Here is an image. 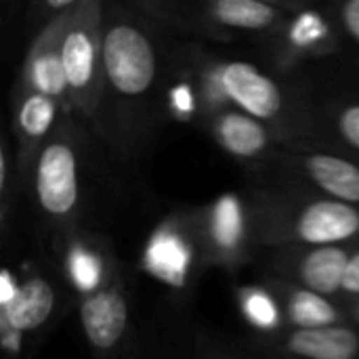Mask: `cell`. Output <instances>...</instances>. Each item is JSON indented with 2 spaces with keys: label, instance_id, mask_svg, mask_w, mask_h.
<instances>
[{
  "label": "cell",
  "instance_id": "cell-23",
  "mask_svg": "<svg viewBox=\"0 0 359 359\" xmlns=\"http://www.w3.org/2000/svg\"><path fill=\"white\" fill-rule=\"evenodd\" d=\"M341 294L347 299H359V250L353 252L349 259V265H347L345 278H343Z\"/></svg>",
  "mask_w": 359,
  "mask_h": 359
},
{
  "label": "cell",
  "instance_id": "cell-10",
  "mask_svg": "<svg viewBox=\"0 0 359 359\" xmlns=\"http://www.w3.org/2000/svg\"><path fill=\"white\" fill-rule=\"evenodd\" d=\"M80 324L95 355H109L122 345L130 324V307L120 273L99 292L80 299Z\"/></svg>",
  "mask_w": 359,
  "mask_h": 359
},
{
  "label": "cell",
  "instance_id": "cell-21",
  "mask_svg": "<svg viewBox=\"0 0 359 359\" xmlns=\"http://www.w3.org/2000/svg\"><path fill=\"white\" fill-rule=\"evenodd\" d=\"M200 107L198 95L194 90V86L189 82H179L177 86L170 88L168 93V109L177 116V118H191L194 111Z\"/></svg>",
  "mask_w": 359,
  "mask_h": 359
},
{
  "label": "cell",
  "instance_id": "cell-11",
  "mask_svg": "<svg viewBox=\"0 0 359 359\" xmlns=\"http://www.w3.org/2000/svg\"><path fill=\"white\" fill-rule=\"evenodd\" d=\"M280 261V271L292 286L334 297L341 294L345 269L353 252L347 246H297Z\"/></svg>",
  "mask_w": 359,
  "mask_h": 359
},
{
  "label": "cell",
  "instance_id": "cell-12",
  "mask_svg": "<svg viewBox=\"0 0 359 359\" xmlns=\"http://www.w3.org/2000/svg\"><path fill=\"white\" fill-rule=\"evenodd\" d=\"M65 118H67L65 111L55 99L34 90L19 88L15 101L13 130L17 139V154H19L21 168L32 166L42 145L55 135V130L61 126Z\"/></svg>",
  "mask_w": 359,
  "mask_h": 359
},
{
  "label": "cell",
  "instance_id": "cell-20",
  "mask_svg": "<svg viewBox=\"0 0 359 359\" xmlns=\"http://www.w3.org/2000/svg\"><path fill=\"white\" fill-rule=\"evenodd\" d=\"M286 42L299 53H320L330 42V27L318 13H301L288 23Z\"/></svg>",
  "mask_w": 359,
  "mask_h": 359
},
{
  "label": "cell",
  "instance_id": "cell-3",
  "mask_svg": "<svg viewBox=\"0 0 359 359\" xmlns=\"http://www.w3.org/2000/svg\"><path fill=\"white\" fill-rule=\"evenodd\" d=\"M29 168L32 194L40 215L57 227H67L82 204L80 149L69 118L42 145Z\"/></svg>",
  "mask_w": 359,
  "mask_h": 359
},
{
  "label": "cell",
  "instance_id": "cell-4",
  "mask_svg": "<svg viewBox=\"0 0 359 359\" xmlns=\"http://www.w3.org/2000/svg\"><path fill=\"white\" fill-rule=\"evenodd\" d=\"M105 93L120 101H139L156 84L158 57L147 29L130 15L109 8L103 23Z\"/></svg>",
  "mask_w": 359,
  "mask_h": 359
},
{
  "label": "cell",
  "instance_id": "cell-13",
  "mask_svg": "<svg viewBox=\"0 0 359 359\" xmlns=\"http://www.w3.org/2000/svg\"><path fill=\"white\" fill-rule=\"evenodd\" d=\"M118 265L109 250L95 236H72L63 250V276L67 286L80 297H90L105 288L116 276Z\"/></svg>",
  "mask_w": 359,
  "mask_h": 359
},
{
  "label": "cell",
  "instance_id": "cell-15",
  "mask_svg": "<svg viewBox=\"0 0 359 359\" xmlns=\"http://www.w3.org/2000/svg\"><path fill=\"white\" fill-rule=\"evenodd\" d=\"M276 347L292 359H359V330L347 324L326 328H288L276 334Z\"/></svg>",
  "mask_w": 359,
  "mask_h": 359
},
{
  "label": "cell",
  "instance_id": "cell-18",
  "mask_svg": "<svg viewBox=\"0 0 359 359\" xmlns=\"http://www.w3.org/2000/svg\"><path fill=\"white\" fill-rule=\"evenodd\" d=\"M204 17L227 32H267L282 19V8L259 0H215L204 6Z\"/></svg>",
  "mask_w": 359,
  "mask_h": 359
},
{
  "label": "cell",
  "instance_id": "cell-17",
  "mask_svg": "<svg viewBox=\"0 0 359 359\" xmlns=\"http://www.w3.org/2000/svg\"><path fill=\"white\" fill-rule=\"evenodd\" d=\"M278 301L282 305L284 322L288 328L309 330V328H326L345 324V313L337 307L330 297L286 284L276 290Z\"/></svg>",
  "mask_w": 359,
  "mask_h": 359
},
{
  "label": "cell",
  "instance_id": "cell-7",
  "mask_svg": "<svg viewBox=\"0 0 359 359\" xmlns=\"http://www.w3.org/2000/svg\"><path fill=\"white\" fill-rule=\"evenodd\" d=\"M74 11L63 13L44 23L42 32L34 38L27 50V57L23 61V72H21V84H19V88L23 90H34V93L55 99L67 118H74V109H72V99L67 90V80H65L61 42H63V34Z\"/></svg>",
  "mask_w": 359,
  "mask_h": 359
},
{
  "label": "cell",
  "instance_id": "cell-1",
  "mask_svg": "<svg viewBox=\"0 0 359 359\" xmlns=\"http://www.w3.org/2000/svg\"><path fill=\"white\" fill-rule=\"evenodd\" d=\"M103 23L105 6L101 0H80L63 34L61 55L74 118L97 120L105 97L103 67Z\"/></svg>",
  "mask_w": 359,
  "mask_h": 359
},
{
  "label": "cell",
  "instance_id": "cell-9",
  "mask_svg": "<svg viewBox=\"0 0 359 359\" xmlns=\"http://www.w3.org/2000/svg\"><path fill=\"white\" fill-rule=\"evenodd\" d=\"M252 217L236 194H225L202 210L196 227L204 252L217 263L233 265L242 259L252 240Z\"/></svg>",
  "mask_w": 359,
  "mask_h": 359
},
{
  "label": "cell",
  "instance_id": "cell-2",
  "mask_svg": "<svg viewBox=\"0 0 359 359\" xmlns=\"http://www.w3.org/2000/svg\"><path fill=\"white\" fill-rule=\"evenodd\" d=\"M57 307V284L44 271H19L4 265L0 276V334L4 355L19 359L25 353L27 343L50 326Z\"/></svg>",
  "mask_w": 359,
  "mask_h": 359
},
{
  "label": "cell",
  "instance_id": "cell-24",
  "mask_svg": "<svg viewBox=\"0 0 359 359\" xmlns=\"http://www.w3.org/2000/svg\"><path fill=\"white\" fill-rule=\"evenodd\" d=\"M341 23L359 44V0H351L341 6Z\"/></svg>",
  "mask_w": 359,
  "mask_h": 359
},
{
  "label": "cell",
  "instance_id": "cell-5",
  "mask_svg": "<svg viewBox=\"0 0 359 359\" xmlns=\"http://www.w3.org/2000/svg\"><path fill=\"white\" fill-rule=\"evenodd\" d=\"M259 233L269 244L286 246H343L359 238V206L318 198L257 221Z\"/></svg>",
  "mask_w": 359,
  "mask_h": 359
},
{
  "label": "cell",
  "instance_id": "cell-8",
  "mask_svg": "<svg viewBox=\"0 0 359 359\" xmlns=\"http://www.w3.org/2000/svg\"><path fill=\"white\" fill-rule=\"evenodd\" d=\"M198 242L202 244L196 221L170 219L162 223L145 244V271L170 288H185L200 257Z\"/></svg>",
  "mask_w": 359,
  "mask_h": 359
},
{
  "label": "cell",
  "instance_id": "cell-16",
  "mask_svg": "<svg viewBox=\"0 0 359 359\" xmlns=\"http://www.w3.org/2000/svg\"><path fill=\"white\" fill-rule=\"evenodd\" d=\"M292 166L307 177L330 200L359 206V166L334 154H303L292 160Z\"/></svg>",
  "mask_w": 359,
  "mask_h": 359
},
{
  "label": "cell",
  "instance_id": "cell-19",
  "mask_svg": "<svg viewBox=\"0 0 359 359\" xmlns=\"http://www.w3.org/2000/svg\"><path fill=\"white\" fill-rule=\"evenodd\" d=\"M240 305L246 316V320L259 330V332H280L284 326V313L282 305L278 301V294L261 288V286H248L240 292Z\"/></svg>",
  "mask_w": 359,
  "mask_h": 359
},
{
  "label": "cell",
  "instance_id": "cell-14",
  "mask_svg": "<svg viewBox=\"0 0 359 359\" xmlns=\"http://www.w3.org/2000/svg\"><path fill=\"white\" fill-rule=\"evenodd\" d=\"M212 139L238 160H261L273 149L269 126L236 107H223L208 116Z\"/></svg>",
  "mask_w": 359,
  "mask_h": 359
},
{
  "label": "cell",
  "instance_id": "cell-22",
  "mask_svg": "<svg viewBox=\"0 0 359 359\" xmlns=\"http://www.w3.org/2000/svg\"><path fill=\"white\" fill-rule=\"evenodd\" d=\"M337 130L339 137L351 145L353 149H359V103L347 105L337 116Z\"/></svg>",
  "mask_w": 359,
  "mask_h": 359
},
{
  "label": "cell",
  "instance_id": "cell-6",
  "mask_svg": "<svg viewBox=\"0 0 359 359\" xmlns=\"http://www.w3.org/2000/svg\"><path fill=\"white\" fill-rule=\"evenodd\" d=\"M200 82V97L208 101L210 114L223 107H236L269 124L280 120L286 109V97L280 84L246 61H219L206 67Z\"/></svg>",
  "mask_w": 359,
  "mask_h": 359
}]
</instances>
